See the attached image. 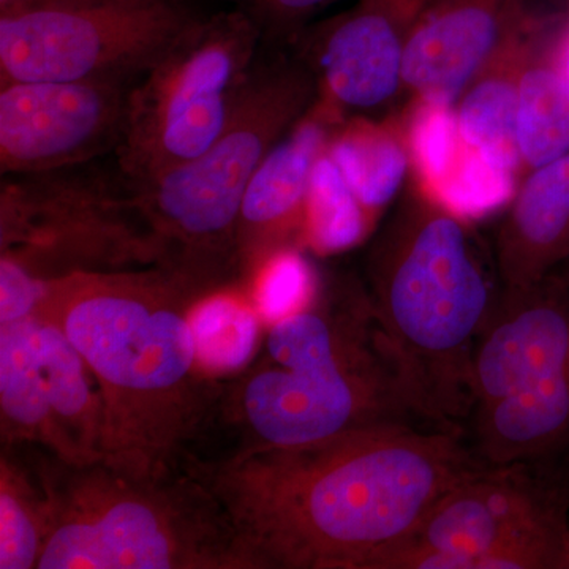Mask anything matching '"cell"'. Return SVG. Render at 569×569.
<instances>
[{
    "mask_svg": "<svg viewBox=\"0 0 569 569\" xmlns=\"http://www.w3.org/2000/svg\"><path fill=\"white\" fill-rule=\"evenodd\" d=\"M482 466L462 433L376 427L216 462L190 455L182 470L220 501L250 568L372 569Z\"/></svg>",
    "mask_w": 569,
    "mask_h": 569,
    "instance_id": "1",
    "label": "cell"
},
{
    "mask_svg": "<svg viewBox=\"0 0 569 569\" xmlns=\"http://www.w3.org/2000/svg\"><path fill=\"white\" fill-rule=\"evenodd\" d=\"M203 301L159 266L51 280L36 316L66 332L103 400L102 460L137 478L181 471L219 410L223 380L204 372L190 312Z\"/></svg>",
    "mask_w": 569,
    "mask_h": 569,
    "instance_id": "2",
    "label": "cell"
},
{
    "mask_svg": "<svg viewBox=\"0 0 569 569\" xmlns=\"http://www.w3.org/2000/svg\"><path fill=\"white\" fill-rule=\"evenodd\" d=\"M222 406L249 437L242 448L302 447L376 427L449 430L385 331L365 279L350 272L316 280L298 309L269 325L261 353L223 380Z\"/></svg>",
    "mask_w": 569,
    "mask_h": 569,
    "instance_id": "3",
    "label": "cell"
},
{
    "mask_svg": "<svg viewBox=\"0 0 569 569\" xmlns=\"http://www.w3.org/2000/svg\"><path fill=\"white\" fill-rule=\"evenodd\" d=\"M417 178L370 242L365 283L427 406L466 436L479 337L503 284L496 254Z\"/></svg>",
    "mask_w": 569,
    "mask_h": 569,
    "instance_id": "4",
    "label": "cell"
},
{
    "mask_svg": "<svg viewBox=\"0 0 569 569\" xmlns=\"http://www.w3.org/2000/svg\"><path fill=\"white\" fill-rule=\"evenodd\" d=\"M287 48L263 44L230 121L201 156L130 182L159 244V268L201 299L241 283L238 224L247 189L277 142L316 103V77Z\"/></svg>",
    "mask_w": 569,
    "mask_h": 569,
    "instance_id": "5",
    "label": "cell"
},
{
    "mask_svg": "<svg viewBox=\"0 0 569 569\" xmlns=\"http://www.w3.org/2000/svg\"><path fill=\"white\" fill-rule=\"evenodd\" d=\"M33 473L48 511L37 569H252L220 501L186 470L137 478L48 455Z\"/></svg>",
    "mask_w": 569,
    "mask_h": 569,
    "instance_id": "6",
    "label": "cell"
},
{
    "mask_svg": "<svg viewBox=\"0 0 569 569\" xmlns=\"http://www.w3.org/2000/svg\"><path fill=\"white\" fill-rule=\"evenodd\" d=\"M466 437L485 466L569 471V279L503 288L479 337Z\"/></svg>",
    "mask_w": 569,
    "mask_h": 569,
    "instance_id": "7",
    "label": "cell"
},
{
    "mask_svg": "<svg viewBox=\"0 0 569 569\" xmlns=\"http://www.w3.org/2000/svg\"><path fill=\"white\" fill-rule=\"evenodd\" d=\"M263 33L242 10L197 18L133 82L114 162L132 183L201 156L230 121Z\"/></svg>",
    "mask_w": 569,
    "mask_h": 569,
    "instance_id": "8",
    "label": "cell"
},
{
    "mask_svg": "<svg viewBox=\"0 0 569 569\" xmlns=\"http://www.w3.org/2000/svg\"><path fill=\"white\" fill-rule=\"evenodd\" d=\"M372 569H569V471L479 467Z\"/></svg>",
    "mask_w": 569,
    "mask_h": 569,
    "instance_id": "9",
    "label": "cell"
},
{
    "mask_svg": "<svg viewBox=\"0 0 569 569\" xmlns=\"http://www.w3.org/2000/svg\"><path fill=\"white\" fill-rule=\"evenodd\" d=\"M0 258L39 282L160 264L156 236L129 179L91 162L2 176Z\"/></svg>",
    "mask_w": 569,
    "mask_h": 569,
    "instance_id": "10",
    "label": "cell"
},
{
    "mask_svg": "<svg viewBox=\"0 0 569 569\" xmlns=\"http://www.w3.org/2000/svg\"><path fill=\"white\" fill-rule=\"evenodd\" d=\"M198 17L187 0H40L0 11V84L134 82Z\"/></svg>",
    "mask_w": 569,
    "mask_h": 569,
    "instance_id": "11",
    "label": "cell"
},
{
    "mask_svg": "<svg viewBox=\"0 0 569 569\" xmlns=\"http://www.w3.org/2000/svg\"><path fill=\"white\" fill-rule=\"evenodd\" d=\"M129 81L0 84V173H47L114 156L126 127Z\"/></svg>",
    "mask_w": 569,
    "mask_h": 569,
    "instance_id": "12",
    "label": "cell"
},
{
    "mask_svg": "<svg viewBox=\"0 0 569 569\" xmlns=\"http://www.w3.org/2000/svg\"><path fill=\"white\" fill-rule=\"evenodd\" d=\"M430 0H358L307 28L291 47L317 81L313 110L331 126L380 110L403 92L408 40Z\"/></svg>",
    "mask_w": 569,
    "mask_h": 569,
    "instance_id": "13",
    "label": "cell"
},
{
    "mask_svg": "<svg viewBox=\"0 0 569 569\" xmlns=\"http://www.w3.org/2000/svg\"><path fill=\"white\" fill-rule=\"evenodd\" d=\"M541 21L529 0H430L402 62L411 102L456 108L505 48Z\"/></svg>",
    "mask_w": 569,
    "mask_h": 569,
    "instance_id": "14",
    "label": "cell"
},
{
    "mask_svg": "<svg viewBox=\"0 0 569 569\" xmlns=\"http://www.w3.org/2000/svg\"><path fill=\"white\" fill-rule=\"evenodd\" d=\"M336 129L310 108L258 168L239 216L241 283L257 280L277 254L307 234L313 171Z\"/></svg>",
    "mask_w": 569,
    "mask_h": 569,
    "instance_id": "15",
    "label": "cell"
},
{
    "mask_svg": "<svg viewBox=\"0 0 569 569\" xmlns=\"http://www.w3.org/2000/svg\"><path fill=\"white\" fill-rule=\"evenodd\" d=\"M492 250L503 288L538 282L568 260L569 153L519 183Z\"/></svg>",
    "mask_w": 569,
    "mask_h": 569,
    "instance_id": "16",
    "label": "cell"
},
{
    "mask_svg": "<svg viewBox=\"0 0 569 569\" xmlns=\"http://www.w3.org/2000/svg\"><path fill=\"white\" fill-rule=\"evenodd\" d=\"M542 29L541 20L505 48L456 104L460 142L518 179L523 174L518 144L519 82L527 63L541 50Z\"/></svg>",
    "mask_w": 569,
    "mask_h": 569,
    "instance_id": "17",
    "label": "cell"
},
{
    "mask_svg": "<svg viewBox=\"0 0 569 569\" xmlns=\"http://www.w3.org/2000/svg\"><path fill=\"white\" fill-rule=\"evenodd\" d=\"M37 328V316L0 325V433L3 448L36 445L63 462L81 466L48 402Z\"/></svg>",
    "mask_w": 569,
    "mask_h": 569,
    "instance_id": "18",
    "label": "cell"
},
{
    "mask_svg": "<svg viewBox=\"0 0 569 569\" xmlns=\"http://www.w3.org/2000/svg\"><path fill=\"white\" fill-rule=\"evenodd\" d=\"M37 347L41 377L56 421L77 451L81 466L100 462L104 410L99 389L92 388L96 378L91 369L66 332L43 317H39Z\"/></svg>",
    "mask_w": 569,
    "mask_h": 569,
    "instance_id": "19",
    "label": "cell"
},
{
    "mask_svg": "<svg viewBox=\"0 0 569 569\" xmlns=\"http://www.w3.org/2000/svg\"><path fill=\"white\" fill-rule=\"evenodd\" d=\"M328 153L362 209L373 216L395 200L410 170L406 119L376 122L359 116L340 123Z\"/></svg>",
    "mask_w": 569,
    "mask_h": 569,
    "instance_id": "20",
    "label": "cell"
},
{
    "mask_svg": "<svg viewBox=\"0 0 569 569\" xmlns=\"http://www.w3.org/2000/svg\"><path fill=\"white\" fill-rule=\"evenodd\" d=\"M518 144L523 171L569 153V80L541 50L520 77Z\"/></svg>",
    "mask_w": 569,
    "mask_h": 569,
    "instance_id": "21",
    "label": "cell"
},
{
    "mask_svg": "<svg viewBox=\"0 0 569 569\" xmlns=\"http://www.w3.org/2000/svg\"><path fill=\"white\" fill-rule=\"evenodd\" d=\"M261 317L230 291L209 296L190 312L194 350L204 372L219 380L238 376L257 356Z\"/></svg>",
    "mask_w": 569,
    "mask_h": 569,
    "instance_id": "22",
    "label": "cell"
},
{
    "mask_svg": "<svg viewBox=\"0 0 569 569\" xmlns=\"http://www.w3.org/2000/svg\"><path fill=\"white\" fill-rule=\"evenodd\" d=\"M48 530L47 500L36 473L9 449L0 459V569H37Z\"/></svg>",
    "mask_w": 569,
    "mask_h": 569,
    "instance_id": "23",
    "label": "cell"
},
{
    "mask_svg": "<svg viewBox=\"0 0 569 569\" xmlns=\"http://www.w3.org/2000/svg\"><path fill=\"white\" fill-rule=\"evenodd\" d=\"M362 230V206L326 152L313 171L307 234L320 249L336 250L350 246Z\"/></svg>",
    "mask_w": 569,
    "mask_h": 569,
    "instance_id": "24",
    "label": "cell"
},
{
    "mask_svg": "<svg viewBox=\"0 0 569 569\" xmlns=\"http://www.w3.org/2000/svg\"><path fill=\"white\" fill-rule=\"evenodd\" d=\"M408 148L415 178L433 190L447 178L460 149L456 108L411 102L406 119Z\"/></svg>",
    "mask_w": 569,
    "mask_h": 569,
    "instance_id": "25",
    "label": "cell"
},
{
    "mask_svg": "<svg viewBox=\"0 0 569 569\" xmlns=\"http://www.w3.org/2000/svg\"><path fill=\"white\" fill-rule=\"evenodd\" d=\"M516 179V176L497 170L477 151L460 142L451 171L429 192L455 211L471 217L511 200Z\"/></svg>",
    "mask_w": 569,
    "mask_h": 569,
    "instance_id": "26",
    "label": "cell"
},
{
    "mask_svg": "<svg viewBox=\"0 0 569 569\" xmlns=\"http://www.w3.org/2000/svg\"><path fill=\"white\" fill-rule=\"evenodd\" d=\"M257 280L253 307L261 320L269 325L298 309L316 284L310 282L305 264L291 250L277 254Z\"/></svg>",
    "mask_w": 569,
    "mask_h": 569,
    "instance_id": "27",
    "label": "cell"
},
{
    "mask_svg": "<svg viewBox=\"0 0 569 569\" xmlns=\"http://www.w3.org/2000/svg\"><path fill=\"white\" fill-rule=\"evenodd\" d=\"M249 14L266 47H291L316 14L337 0H223Z\"/></svg>",
    "mask_w": 569,
    "mask_h": 569,
    "instance_id": "28",
    "label": "cell"
},
{
    "mask_svg": "<svg viewBox=\"0 0 569 569\" xmlns=\"http://www.w3.org/2000/svg\"><path fill=\"white\" fill-rule=\"evenodd\" d=\"M44 287L13 261L0 258V325L33 316Z\"/></svg>",
    "mask_w": 569,
    "mask_h": 569,
    "instance_id": "29",
    "label": "cell"
},
{
    "mask_svg": "<svg viewBox=\"0 0 569 569\" xmlns=\"http://www.w3.org/2000/svg\"><path fill=\"white\" fill-rule=\"evenodd\" d=\"M550 61L569 80V21L560 32L559 39L553 43L549 54Z\"/></svg>",
    "mask_w": 569,
    "mask_h": 569,
    "instance_id": "30",
    "label": "cell"
},
{
    "mask_svg": "<svg viewBox=\"0 0 569 569\" xmlns=\"http://www.w3.org/2000/svg\"><path fill=\"white\" fill-rule=\"evenodd\" d=\"M33 2H40V0H0V11L18 9V7L29 6Z\"/></svg>",
    "mask_w": 569,
    "mask_h": 569,
    "instance_id": "31",
    "label": "cell"
},
{
    "mask_svg": "<svg viewBox=\"0 0 569 569\" xmlns=\"http://www.w3.org/2000/svg\"><path fill=\"white\" fill-rule=\"evenodd\" d=\"M553 272H559V274L568 277V279H569V258L567 261H565L563 264L560 266L559 269H557V271H553Z\"/></svg>",
    "mask_w": 569,
    "mask_h": 569,
    "instance_id": "32",
    "label": "cell"
}]
</instances>
